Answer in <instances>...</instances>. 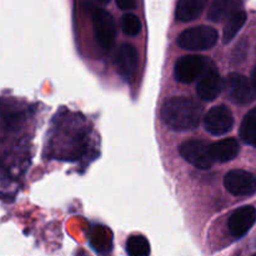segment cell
<instances>
[{"instance_id": "cell-6", "label": "cell", "mask_w": 256, "mask_h": 256, "mask_svg": "<svg viewBox=\"0 0 256 256\" xmlns=\"http://www.w3.org/2000/svg\"><path fill=\"white\" fill-rule=\"evenodd\" d=\"M228 98L238 105H248L255 99V88L246 76L240 72H230L225 79Z\"/></svg>"}, {"instance_id": "cell-1", "label": "cell", "mask_w": 256, "mask_h": 256, "mask_svg": "<svg viewBox=\"0 0 256 256\" xmlns=\"http://www.w3.org/2000/svg\"><path fill=\"white\" fill-rule=\"evenodd\" d=\"M202 106L192 98L172 96L162 106V119L168 128L175 132H189L199 125Z\"/></svg>"}, {"instance_id": "cell-11", "label": "cell", "mask_w": 256, "mask_h": 256, "mask_svg": "<svg viewBox=\"0 0 256 256\" xmlns=\"http://www.w3.org/2000/svg\"><path fill=\"white\" fill-rule=\"evenodd\" d=\"M138 64H139L138 50L132 45L122 44L115 55V65H116L118 72L124 79L129 80L136 72Z\"/></svg>"}, {"instance_id": "cell-4", "label": "cell", "mask_w": 256, "mask_h": 256, "mask_svg": "<svg viewBox=\"0 0 256 256\" xmlns=\"http://www.w3.org/2000/svg\"><path fill=\"white\" fill-rule=\"evenodd\" d=\"M92 29L98 45L104 50H110L116 39V26L114 18L105 9H95L92 12Z\"/></svg>"}, {"instance_id": "cell-12", "label": "cell", "mask_w": 256, "mask_h": 256, "mask_svg": "<svg viewBox=\"0 0 256 256\" xmlns=\"http://www.w3.org/2000/svg\"><path fill=\"white\" fill-rule=\"evenodd\" d=\"M209 0H179L175 16L179 22H189L198 19L206 8Z\"/></svg>"}, {"instance_id": "cell-17", "label": "cell", "mask_w": 256, "mask_h": 256, "mask_svg": "<svg viewBox=\"0 0 256 256\" xmlns=\"http://www.w3.org/2000/svg\"><path fill=\"white\" fill-rule=\"evenodd\" d=\"M126 252L132 256H148L150 254V244L142 235L130 236L126 242Z\"/></svg>"}, {"instance_id": "cell-3", "label": "cell", "mask_w": 256, "mask_h": 256, "mask_svg": "<svg viewBox=\"0 0 256 256\" xmlns=\"http://www.w3.org/2000/svg\"><path fill=\"white\" fill-rule=\"evenodd\" d=\"M212 65V60L200 55H185L175 64V79L184 84H190L198 78L202 76L208 68Z\"/></svg>"}, {"instance_id": "cell-5", "label": "cell", "mask_w": 256, "mask_h": 256, "mask_svg": "<svg viewBox=\"0 0 256 256\" xmlns=\"http://www.w3.org/2000/svg\"><path fill=\"white\" fill-rule=\"evenodd\" d=\"M179 152L188 162L202 170H208L214 164L212 148L202 140H188L179 146Z\"/></svg>"}, {"instance_id": "cell-21", "label": "cell", "mask_w": 256, "mask_h": 256, "mask_svg": "<svg viewBox=\"0 0 256 256\" xmlns=\"http://www.w3.org/2000/svg\"><path fill=\"white\" fill-rule=\"evenodd\" d=\"M98 2H100V4H108V2H110V0H98Z\"/></svg>"}, {"instance_id": "cell-2", "label": "cell", "mask_w": 256, "mask_h": 256, "mask_svg": "<svg viewBox=\"0 0 256 256\" xmlns=\"http://www.w3.org/2000/svg\"><path fill=\"white\" fill-rule=\"evenodd\" d=\"M219 40V32L215 28L199 25L184 30L178 38V45L185 50L200 52L214 46Z\"/></svg>"}, {"instance_id": "cell-7", "label": "cell", "mask_w": 256, "mask_h": 256, "mask_svg": "<svg viewBox=\"0 0 256 256\" xmlns=\"http://www.w3.org/2000/svg\"><path fill=\"white\" fill-rule=\"evenodd\" d=\"M234 125V116L230 109L225 105H216L212 108L204 116V126L209 134L220 136L228 134Z\"/></svg>"}, {"instance_id": "cell-20", "label": "cell", "mask_w": 256, "mask_h": 256, "mask_svg": "<svg viewBox=\"0 0 256 256\" xmlns=\"http://www.w3.org/2000/svg\"><path fill=\"white\" fill-rule=\"evenodd\" d=\"M252 85H254V88H255V90H256V65H255L254 70H252Z\"/></svg>"}, {"instance_id": "cell-14", "label": "cell", "mask_w": 256, "mask_h": 256, "mask_svg": "<svg viewBox=\"0 0 256 256\" xmlns=\"http://www.w3.org/2000/svg\"><path fill=\"white\" fill-rule=\"evenodd\" d=\"M238 4L239 2L236 0H214L209 10V19L215 22H222L239 10Z\"/></svg>"}, {"instance_id": "cell-16", "label": "cell", "mask_w": 256, "mask_h": 256, "mask_svg": "<svg viewBox=\"0 0 256 256\" xmlns=\"http://www.w3.org/2000/svg\"><path fill=\"white\" fill-rule=\"evenodd\" d=\"M239 134L246 144L256 148V108L250 110L244 116Z\"/></svg>"}, {"instance_id": "cell-9", "label": "cell", "mask_w": 256, "mask_h": 256, "mask_svg": "<svg viewBox=\"0 0 256 256\" xmlns=\"http://www.w3.org/2000/svg\"><path fill=\"white\" fill-rule=\"evenodd\" d=\"M224 88L225 80H222L219 72L215 69L214 65H212L200 76L196 86V92L200 99L205 100V102H212V100H215L222 94Z\"/></svg>"}, {"instance_id": "cell-15", "label": "cell", "mask_w": 256, "mask_h": 256, "mask_svg": "<svg viewBox=\"0 0 256 256\" xmlns=\"http://www.w3.org/2000/svg\"><path fill=\"white\" fill-rule=\"evenodd\" d=\"M246 12L244 10H236L232 16L228 19L226 25L224 28V32H222V42L224 44H229L235 36H236L238 32L242 30V28L244 26L245 22H246Z\"/></svg>"}, {"instance_id": "cell-13", "label": "cell", "mask_w": 256, "mask_h": 256, "mask_svg": "<svg viewBox=\"0 0 256 256\" xmlns=\"http://www.w3.org/2000/svg\"><path fill=\"white\" fill-rule=\"evenodd\" d=\"M210 148H212V158H214L215 162H226L235 159L240 150L239 142L232 138H228V139H222L220 142H214V144L210 145Z\"/></svg>"}, {"instance_id": "cell-19", "label": "cell", "mask_w": 256, "mask_h": 256, "mask_svg": "<svg viewBox=\"0 0 256 256\" xmlns=\"http://www.w3.org/2000/svg\"><path fill=\"white\" fill-rule=\"evenodd\" d=\"M116 5L122 10H132L136 6V0H116Z\"/></svg>"}, {"instance_id": "cell-10", "label": "cell", "mask_w": 256, "mask_h": 256, "mask_svg": "<svg viewBox=\"0 0 256 256\" xmlns=\"http://www.w3.org/2000/svg\"><path fill=\"white\" fill-rule=\"evenodd\" d=\"M256 222V210L254 206L245 205L235 210L229 218L228 226L235 238H242L254 226Z\"/></svg>"}, {"instance_id": "cell-18", "label": "cell", "mask_w": 256, "mask_h": 256, "mask_svg": "<svg viewBox=\"0 0 256 256\" xmlns=\"http://www.w3.org/2000/svg\"><path fill=\"white\" fill-rule=\"evenodd\" d=\"M122 29L128 36H136L142 32V22L134 14H125L122 19Z\"/></svg>"}, {"instance_id": "cell-8", "label": "cell", "mask_w": 256, "mask_h": 256, "mask_svg": "<svg viewBox=\"0 0 256 256\" xmlns=\"http://www.w3.org/2000/svg\"><path fill=\"white\" fill-rule=\"evenodd\" d=\"M224 186L235 196H249L256 192V176L245 170H232L225 175Z\"/></svg>"}]
</instances>
